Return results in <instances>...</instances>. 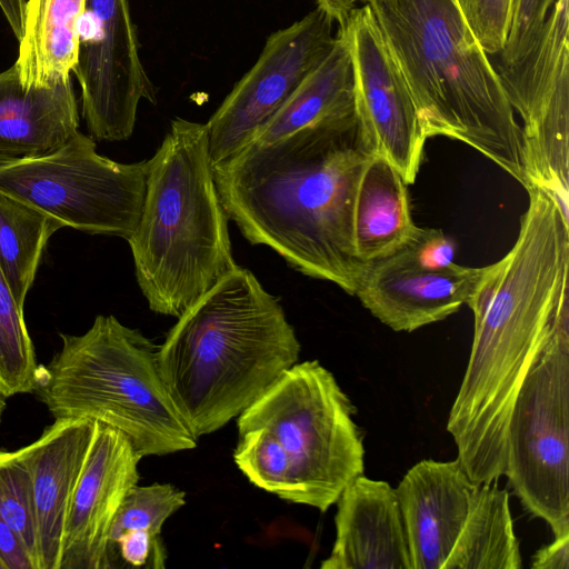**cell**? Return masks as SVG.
<instances>
[{
  "label": "cell",
  "mask_w": 569,
  "mask_h": 569,
  "mask_svg": "<svg viewBox=\"0 0 569 569\" xmlns=\"http://www.w3.org/2000/svg\"><path fill=\"white\" fill-rule=\"evenodd\" d=\"M26 3V0H0V9L18 41L24 32Z\"/></svg>",
  "instance_id": "cell-33"
},
{
  "label": "cell",
  "mask_w": 569,
  "mask_h": 569,
  "mask_svg": "<svg viewBox=\"0 0 569 569\" xmlns=\"http://www.w3.org/2000/svg\"><path fill=\"white\" fill-rule=\"evenodd\" d=\"M147 163L140 219L127 241L149 308L179 318L237 267L206 123L172 120Z\"/></svg>",
  "instance_id": "cell-5"
},
{
  "label": "cell",
  "mask_w": 569,
  "mask_h": 569,
  "mask_svg": "<svg viewBox=\"0 0 569 569\" xmlns=\"http://www.w3.org/2000/svg\"><path fill=\"white\" fill-rule=\"evenodd\" d=\"M86 0H28L16 66L26 88H50L71 79L79 21Z\"/></svg>",
  "instance_id": "cell-21"
},
{
  "label": "cell",
  "mask_w": 569,
  "mask_h": 569,
  "mask_svg": "<svg viewBox=\"0 0 569 569\" xmlns=\"http://www.w3.org/2000/svg\"><path fill=\"white\" fill-rule=\"evenodd\" d=\"M60 338L61 349L40 365L33 391L54 420L116 428L142 458L197 446L162 379L158 347L140 330L99 315L84 333Z\"/></svg>",
  "instance_id": "cell-6"
},
{
  "label": "cell",
  "mask_w": 569,
  "mask_h": 569,
  "mask_svg": "<svg viewBox=\"0 0 569 569\" xmlns=\"http://www.w3.org/2000/svg\"><path fill=\"white\" fill-rule=\"evenodd\" d=\"M0 569H7V568H6V565L3 563V561L1 560V558H0Z\"/></svg>",
  "instance_id": "cell-36"
},
{
  "label": "cell",
  "mask_w": 569,
  "mask_h": 569,
  "mask_svg": "<svg viewBox=\"0 0 569 569\" xmlns=\"http://www.w3.org/2000/svg\"><path fill=\"white\" fill-rule=\"evenodd\" d=\"M509 493L498 480L477 483L458 539L442 569H520Z\"/></svg>",
  "instance_id": "cell-24"
},
{
  "label": "cell",
  "mask_w": 569,
  "mask_h": 569,
  "mask_svg": "<svg viewBox=\"0 0 569 569\" xmlns=\"http://www.w3.org/2000/svg\"><path fill=\"white\" fill-rule=\"evenodd\" d=\"M90 419H56L18 450L27 465L36 501L40 569H59L68 507L94 433Z\"/></svg>",
  "instance_id": "cell-17"
},
{
  "label": "cell",
  "mask_w": 569,
  "mask_h": 569,
  "mask_svg": "<svg viewBox=\"0 0 569 569\" xmlns=\"http://www.w3.org/2000/svg\"><path fill=\"white\" fill-rule=\"evenodd\" d=\"M4 408H6V398L0 393V421H1Z\"/></svg>",
  "instance_id": "cell-35"
},
{
  "label": "cell",
  "mask_w": 569,
  "mask_h": 569,
  "mask_svg": "<svg viewBox=\"0 0 569 569\" xmlns=\"http://www.w3.org/2000/svg\"><path fill=\"white\" fill-rule=\"evenodd\" d=\"M0 513L40 569L39 529L29 469L17 451L0 450Z\"/></svg>",
  "instance_id": "cell-27"
},
{
  "label": "cell",
  "mask_w": 569,
  "mask_h": 569,
  "mask_svg": "<svg viewBox=\"0 0 569 569\" xmlns=\"http://www.w3.org/2000/svg\"><path fill=\"white\" fill-rule=\"evenodd\" d=\"M396 252L412 264L440 269L455 263L457 243L441 229L418 227L413 236Z\"/></svg>",
  "instance_id": "cell-30"
},
{
  "label": "cell",
  "mask_w": 569,
  "mask_h": 569,
  "mask_svg": "<svg viewBox=\"0 0 569 569\" xmlns=\"http://www.w3.org/2000/svg\"><path fill=\"white\" fill-rule=\"evenodd\" d=\"M556 0H513L507 39L496 66L520 60L537 42ZM496 67L495 64H492Z\"/></svg>",
  "instance_id": "cell-28"
},
{
  "label": "cell",
  "mask_w": 569,
  "mask_h": 569,
  "mask_svg": "<svg viewBox=\"0 0 569 569\" xmlns=\"http://www.w3.org/2000/svg\"><path fill=\"white\" fill-rule=\"evenodd\" d=\"M147 160L121 163L99 154L77 131L57 149L0 166V191L80 231L128 240L140 219Z\"/></svg>",
  "instance_id": "cell-8"
},
{
  "label": "cell",
  "mask_w": 569,
  "mask_h": 569,
  "mask_svg": "<svg viewBox=\"0 0 569 569\" xmlns=\"http://www.w3.org/2000/svg\"><path fill=\"white\" fill-rule=\"evenodd\" d=\"M62 227L46 212L0 191V269L22 309L47 242Z\"/></svg>",
  "instance_id": "cell-25"
},
{
  "label": "cell",
  "mask_w": 569,
  "mask_h": 569,
  "mask_svg": "<svg viewBox=\"0 0 569 569\" xmlns=\"http://www.w3.org/2000/svg\"><path fill=\"white\" fill-rule=\"evenodd\" d=\"M0 558L7 569H33V565L12 529L0 513Z\"/></svg>",
  "instance_id": "cell-31"
},
{
  "label": "cell",
  "mask_w": 569,
  "mask_h": 569,
  "mask_svg": "<svg viewBox=\"0 0 569 569\" xmlns=\"http://www.w3.org/2000/svg\"><path fill=\"white\" fill-rule=\"evenodd\" d=\"M356 408L318 360L297 362L237 418L238 430L263 429L282 450L293 503L326 512L365 470Z\"/></svg>",
  "instance_id": "cell-7"
},
{
  "label": "cell",
  "mask_w": 569,
  "mask_h": 569,
  "mask_svg": "<svg viewBox=\"0 0 569 569\" xmlns=\"http://www.w3.org/2000/svg\"><path fill=\"white\" fill-rule=\"evenodd\" d=\"M486 267L423 268L397 252L367 264L355 296L379 321L411 332L441 321L467 305Z\"/></svg>",
  "instance_id": "cell-14"
},
{
  "label": "cell",
  "mask_w": 569,
  "mask_h": 569,
  "mask_svg": "<svg viewBox=\"0 0 569 569\" xmlns=\"http://www.w3.org/2000/svg\"><path fill=\"white\" fill-rule=\"evenodd\" d=\"M475 483L458 459H423L395 488L410 569H442L466 520Z\"/></svg>",
  "instance_id": "cell-15"
},
{
  "label": "cell",
  "mask_w": 569,
  "mask_h": 569,
  "mask_svg": "<svg viewBox=\"0 0 569 569\" xmlns=\"http://www.w3.org/2000/svg\"><path fill=\"white\" fill-rule=\"evenodd\" d=\"M177 319L158 363L197 439L237 418L299 360L281 305L246 268L237 266Z\"/></svg>",
  "instance_id": "cell-3"
},
{
  "label": "cell",
  "mask_w": 569,
  "mask_h": 569,
  "mask_svg": "<svg viewBox=\"0 0 569 569\" xmlns=\"http://www.w3.org/2000/svg\"><path fill=\"white\" fill-rule=\"evenodd\" d=\"M371 154L355 112L251 143L212 171L228 218L250 243L355 296L367 263L356 254L353 211Z\"/></svg>",
  "instance_id": "cell-2"
},
{
  "label": "cell",
  "mask_w": 569,
  "mask_h": 569,
  "mask_svg": "<svg viewBox=\"0 0 569 569\" xmlns=\"http://www.w3.org/2000/svg\"><path fill=\"white\" fill-rule=\"evenodd\" d=\"M527 191L515 244L467 302L473 339L447 430L475 483L505 475L519 389L555 335L569 336V216L543 190Z\"/></svg>",
  "instance_id": "cell-1"
},
{
  "label": "cell",
  "mask_w": 569,
  "mask_h": 569,
  "mask_svg": "<svg viewBox=\"0 0 569 569\" xmlns=\"http://www.w3.org/2000/svg\"><path fill=\"white\" fill-rule=\"evenodd\" d=\"M355 112L351 57L346 34L339 29L328 56L301 82L251 143H268L303 127Z\"/></svg>",
  "instance_id": "cell-22"
},
{
  "label": "cell",
  "mask_w": 569,
  "mask_h": 569,
  "mask_svg": "<svg viewBox=\"0 0 569 569\" xmlns=\"http://www.w3.org/2000/svg\"><path fill=\"white\" fill-rule=\"evenodd\" d=\"M40 365L24 321L0 269V393L9 397L33 392Z\"/></svg>",
  "instance_id": "cell-26"
},
{
  "label": "cell",
  "mask_w": 569,
  "mask_h": 569,
  "mask_svg": "<svg viewBox=\"0 0 569 569\" xmlns=\"http://www.w3.org/2000/svg\"><path fill=\"white\" fill-rule=\"evenodd\" d=\"M184 505L186 492L171 483L133 486L111 525L108 545L110 568H164L167 553L161 528Z\"/></svg>",
  "instance_id": "cell-23"
},
{
  "label": "cell",
  "mask_w": 569,
  "mask_h": 569,
  "mask_svg": "<svg viewBox=\"0 0 569 569\" xmlns=\"http://www.w3.org/2000/svg\"><path fill=\"white\" fill-rule=\"evenodd\" d=\"M413 97L427 138L461 141L523 186L521 127L458 0H365Z\"/></svg>",
  "instance_id": "cell-4"
},
{
  "label": "cell",
  "mask_w": 569,
  "mask_h": 569,
  "mask_svg": "<svg viewBox=\"0 0 569 569\" xmlns=\"http://www.w3.org/2000/svg\"><path fill=\"white\" fill-rule=\"evenodd\" d=\"M342 29L351 57L355 110L372 154L388 160L407 184L419 172L428 139L409 86L368 3Z\"/></svg>",
  "instance_id": "cell-12"
},
{
  "label": "cell",
  "mask_w": 569,
  "mask_h": 569,
  "mask_svg": "<svg viewBox=\"0 0 569 569\" xmlns=\"http://www.w3.org/2000/svg\"><path fill=\"white\" fill-rule=\"evenodd\" d=\"M73 68L81 89L82 117L98 140H127L141 100L157 103L140 59L128 0H86L79 21Z\"/></svg>",
  "instance_id": "cell-11"
},
{
  "label": "cell",
  "mask_w": 569,
  "mask_h": 569,
  "mask_svg": "<svg viewBox=\"0 0 569 569\" xmlns=\"http://www.w3.org/2000/svg\"><path fill=\"white\" fill-rule=\"evenodd\" d=\"M532 569H569V535L553 537V541L532 557Z\"/></svg>",
  "instance_id": "cell-32"
},
{
  "label": "cell",
  "mask_w": 569,
  "mask_h": 569,
  "mask_svg": "<svg viewBox=\"0 0 569 569\" xmlns=\"http://www.w3.org/2000/svg\"><path fill=\"white\" fill-rule=\"evenodd\" d=\"M458 2L488 56L499 53L509 31L513 0H458Z\"/></svg>",
  "instance_id": "cell-29"
},
{
  "label": "cell",
  "mask_w": 569,
  "mask_h": 569,
  "mask_svg": "<svg viewBox=\"0 0 569 569\" xmlns=\"http://www.w3.org/2000/svg\"><path fill=\"white\" fill-rule=\"evenodd\" d=\"M407 186L388 160L369 157L353 211V243L361 262L368 264L395 253L416 232Z\"/></svg>",
  "instance_id": "cell-20"
},
{
  "label": "cell",
  "mask_w": 569,
  "mask_h": 569,
  "mask_svg": "<svg viewBox=\"0 0 569 569\" xmlns=\"http://www.w3.org/2000/svg\"><path fill=\"white\" fill-rule=\"evenodd\" d=\"M568 1L556 0L539 39L520 60L493 67L509 103L523 122L522 148L537 134L557 86L569 70Z\"/></svg>",
  "instance_id": "cell-19"
},
{
  "label": "cell",
  "mask_w": 569,
  "mask_h": 569,
  "mask_svg": "<svg viewBox=\"0 0 569 569\" xmlns=\"http://www.w3.org/2000/svg\"><path fill=\"white\" fill-rule=\"evenodd\" d=\"M71 79L26 88L16 63L0 72V166L43 156L79 131Z\"/></svg>",
  "instance_id": "cell-18"
},
{
  "label": "cell",
  "mask_w": 569,
  "mask_h": 569,
  "mask_svg": "<svg viewBox=\"0 0 569 569\" xmlns=\"http://www.w3.org/2000/svg\"><path fill=\"white\" fill-rule=\"evenodd\" d=\"M317 7L323 10L339 28H343L358 1L365 0H316Z\"/></svg>",
  "instance_id": "cell-34"
},
{
  "label": "cell",
  "mask_w": 569,
  "mask_h": 569,
  "mask_svg": "<svg viewBox=\"0 0 569 569\" xmlns=\"http://www.w3.org/2000/svg\"><path fill=\"white\" fill-rule=\"evenodd\" d=\"M503 476L553 537L569 535V336L555 335L519 389Z\"/></svg>",
  "instance_id": "cell-9"
},
{
  "label": "cell",
  "mask_w": 569,
  "mask_h": 569,
  "mask_svg": "<svg viewBox=\"0 0 569 569\" xmlns=\"http://www.w3.org/2000/svg\"><path fill=\"white\" fill-rule=\"evenodd\" d=\"M336 41L320 8L270 34L252 68L234 84L207 126L211 166L227 162L257 137Z\"/></svg>",
  "instance_id": "cell-10"
},
{
  "label": "cell",
  "mask_w": 569,
  "mask_h": 569,
  "mask_svg": "<svg viewBox=\"0 0 569 569\" xmlns=\"http://www.w3.org/2000/svg\"><path fill=\"white\" fill-rule=\"evenodd\" d=\"M142 459L120 430L96 421L63 528L59 569H110L109 533Z\"/></svg>",
  "instance_id": "cell-13"
},
{
  "label": "cell",
  "mask_w": 569,
  "mask_h": 569,
  "mask_svg": "<svg viewBox=\"0 0 569 569\" xmlns=\"http://www.w3.org/2000/svg\"><path fill=\"white\" fill-rule=\"evenodd\" d=\"M336 503V539L321 569H410L395 488L362 473Z\"/></svg>",
  "instance_id": "cell-16"
}]
</instances>
